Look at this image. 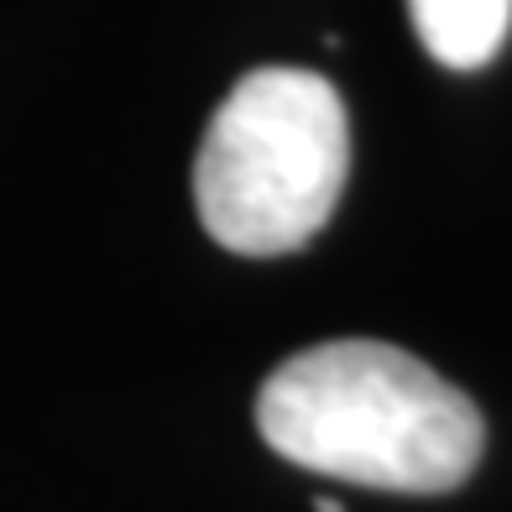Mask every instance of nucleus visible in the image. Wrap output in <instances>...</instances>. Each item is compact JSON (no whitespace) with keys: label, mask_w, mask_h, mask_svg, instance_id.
<instances>
[{"label":"nucleus","mask_w":512,"mask_h":512,"mask_svg":"<svg viewBox=\"0 0 512 512\" xmlns=\"http://www.w3.org/2000/svg\"><path fill=\"white\" fill-rule=\"evenodd\" d=\"M256 429L314 476L408 497L455 492L486 450L476 403L387 340H324L288 356L262 382Z\"/></svg>","instance_id":"obj_1"},{"label":"nucleus","mask_w":512,"mask_h":512,"mask_svg":"<svg viewBox=\"0 0 512 512\" xmlns=\"http://www.w3.org/2000/svg\"><path fill=\"white\" fill-rule=\"evenodd\" d=\"M351 173L340 89L309 68H256L220 100L194 157L204 230L236 256H288L330 225Z\"/></svg>","instance_id":"obj_2"},{"label":"nucleus","mask_w":512,"mask_h":512,"mask_svg":"<svg viewBox=\"0 0 512 512\" xmlns=\"http://www.w3.org/2000/svg\"><path fill=\"white\" fill-rule=\"evenodd\" d=\"M424 53L445 68H481L502 53L512 0H408Z\"/></svg>","instance_id":"obj_3"},{"label":"nucleus","mask_w":512,"mask_h":512,"mask_svg":"<svg viewBox=\"0 0 512 512\" xmlns=\"http://www.w3.org/2000/svg\"><path fill=\"white\" fill-rule=\"evenodd\" d=\"M319 512H345V507H340L335 497H324V502H319Z\"/></svg>","instance_id":"obj_4"}]
</instances>
